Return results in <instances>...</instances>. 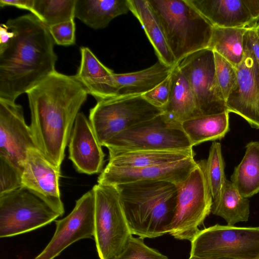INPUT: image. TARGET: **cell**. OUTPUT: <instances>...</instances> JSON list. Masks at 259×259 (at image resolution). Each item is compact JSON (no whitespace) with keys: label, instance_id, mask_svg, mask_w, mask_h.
I'll return each instance as SVG.
<instances>
[{"label":"cell","instance_id":"3957f363","mask_svg":"<svg viewBox=\"0 0 259 259\" xmlns=\"http://www.w3.org/2000/svg\"><path fill=\"white\" fill-rule=\"evenodd\" d=\"M116 186L132 235L154 238L168 233L177 206V185L141 181Z\"/></svg>","mask_w":259,"mask_h":259},{"label":"cell","instance_id":"5b68a950","mask_svg":"<svg viewBox=\"0 0 259 259\" xmlns=\"http://www.w3.org/2000/svg\"><path fill=\"white\" fill-rule=\"evenodd\" d=\"M95 196V234L100 259H113L122 251L132 235L117 187L99 184L92 188Z\"/></svg>","mask_w":259,"mask_h":259},{"label":"cell","instance_id":"ba28073f","mask_svg":"<svg viewBox=\"0 0 259 259\" xmlns=\"http://www.w3.org/2000/svg\"><path fill=\"white\" fill-rule=\"evenodd\" d=\"M197 163L187 178L177 185V206L168 233L180 240L191 241L211 212L212 198L205 173V160Z\"/></svg>","mask_w":259,"mask_h":259},{"label":"cell","instance_id":"44dd1931","mask_svg":"<svg viewBox=\"0 0 259 259\" xmlns=\"http://www.w3.org/2000/svg\"><path fill=\"white\" fill-rule=\"evenodd\" d=\"M109 151L107 165L120 168H140L167 164L194 157L192 149L179 150Z\"/></svg>","mask_w":259,"mask_h":259},{"label":"cell","instance_id":"d6a6232c","mask_svg":"<svg viewBox=\"0 0 259 259\" xmlns=\"http://www.w3.org/2000/svg\"><path fill=\"white\" fill-rule=\"evenodd\" d=\"M22 174L18 167L0 156V194L23 187Z\"/></svg>","mask_w":259,"mask_h":259},{"label":"cell","instance_id":"ac0fdd59","mask_svg":"<svg viewBox=\"0 0 259 259\" xmlns=\"http://www.w3.org/2000/svg\"><path fill=\"white\" fill-rule=\"evenodd\" d=\"M213 25L238 28L249 26L253 20L243 0H187Z\"/></svg>","mask_w":259,"mask_h":259},{"label":"cell","instance_id":"b9f144b4","mask_svg":"<svg viewBox=\"0 0 259 259\" xmlns=\"http://www.w3.org/2000/svg\"><path fill=\"white\" fill-rule=\"evenodd\" d=\"M259 259V258H258Z\"/></svg>","mask_w":259,"mask_h":259},{"label":"cell","instance_id":"f35d334b","mask_svg":"<svg viewBox=\"0 0 259 259\" xmlns=\"http://www.w3.org/2000/svg\"><path fill=\"white\" fill-rule=\"evenodd\" d=\"M14 35L6 24H1L0 26V48L6 46Z\"/></svg>","mask_w":259,"mask_h":259},{"label":"cell","instance_id":"74e56055","mask_svg":"<svg viewBox=\"0 0 259 259\" xmlns=\"http://www.w3.org/2000/svg\"><path fill=\"white\" fill-rule=\"evenodd\" d=\"M253 22L259 19V0H243Z\"/></svg>","mask_w":259,"mask_h":259},{"label":"cell","instance_id":"7402d4cb","mask_svg":"<svg viewBox=\"0 0 259 259\" xmlns=\"http://www.w3.org/2000/svg\"><path fill=\"white\" fill-rule=\"evenodd\" d=\"M171 76L170 95L163 108V113L181 124L187 120L201 116L191 87L176 65L172 68Z\"/></svg>","mask_w":259,"mask_h":259},{"label":"cell","instance_id":"2e32d148","mask_svg":"<svg viewBox=\"0 0 259 259\" xmlns=\"http://www.w3.org/2000/svg\"><path fill=\"white\" fill-rule=\"evenodd\" d=\"M194 157L167 164L140 168H120L107 165L98 183L118 185L141 181H162L179 185L197 165Z\"/></svg>","mask_w":259,"mask_h":259},{"label":"cell","instance_id":"7a4b0ae2","mask_svg":"<svg viewBox=\"0 0 259 259\" xmlns=\"http://www.w3.org/2000/svg\"><path fill=\"white\" fill-rule=\"evenodd\" d=\"M6 24L14 35L0 48V98L15 102L56 70L57 56L48 27L33 14Z\"/></svg>","mask_w":259,"mask_h":259},{"label":"cell","instance_id":"6da1fadb","mask_svg":"<svg viewBox=\"0 0 259 259\" xmlns=\"http://www.w3.org/2000/svg\"><path fill=\"white\" fill-rule=\"evenodd\" d=\"M37 149L60 168L79 110L88 93L74 77L56 70L26 92Z\"/></svg>","mask_w":259,"mask_h":259},{"label":"cell","instance_id":"d590c367","mask_svg":"<svg viewBox=\"0 0 259 259\" xmlns=\"http://www.w3.org/2000/svg\"><path fill=\"white\" fill-rule=\"evenodd\" d=\"M244 47L252 53L259 67V22L256 20L247 27Z\"/></svg>","mask_w":259,"mask_h":259},{"label":"cell","instance_id":"f1b7e54d","mask_svg":"<svg viewBox=\"0 0 259 259\" xmlns=\"http://www.w3.org/2000/svg\"><path fill=\"white\" fill-rule=\"evenodd\" d=\"M76 0H34L33 14L48 27L74 19Z\"/></svg>","mask_w":259,"mask_h":259},{"label":"cell","instance_id":"9a60e30c","mask_svg":"<svg viewBox=\"0 0 259 259\" xmlns=\"http://www.w3.org/2000/svg\"><path fill=\"white\" fill-rule=\"evenodd\" d=\"M60 177V168L52 164L37 148L29 150L22 174V186L61 217L65 210L59 189Z\"/></svg>","mask_w":259,"mask_h":259},{"label":"cell","instance_id":"8992f818","mask_svg":"<svg viewBox=\"0 0 259 259\" xmlns=\"http://www.w3.org/2000/svg\"><path fill=\"white\" fill-rule=\"evenodd\" d=\"M163 112L142 95L119 97L98 101L90 110L89 120L98 142L105 146L121 132Z\"/></svg>","mask_w":259,"mask_h":259},{"label":"cell","instance_id":"52a82bcc","mask_svg":"<svg viewBox=\"0 0 259 259\" xmlns=\"http://www.w3.org/2000/svg\"><path fill=\"white\" fill-rule=\"evenodd\" d=\"M190 257L200 259H258L259 226L216 224L199 230L191 241Z\"/></svg>","mask_w":259,"mask_h":259},{"label":"cell","instance_id":"4fadbf2b","mask_svg":"<svg viewBox=\"0 0 259 259\" xmlns=\"http://www.w3.org/2000/svg\"><path fill=\"white\" fill-rule=\"evenodd\" d=\"M37 148L22 107L0 98V156L23 171L29 150Z\"/></svg>","mask_w":259,"mask_h":259},{"label":"cell","instance_id":"ffe728a7","mask_svg":"<svg viewBox=\"0 0 259 259\" xmlns=\"http://www.w3.org/2000/svg\"><path fill=\"white\" fill-rule=\"evenodd\" d=\"M80 51V63L75 78L98 101L113 98V70L105 66L89 48L82 47Z\"/></svg>","mask_w":259,"mask_h":259},{"label":"cell","instance_id":"cb8c5ba5","mask_svg":"<svg viewBox=\"0 0 259 259\" xmlns=\"http://www.w3.org/2000/svg\"><path fill=\"white\" fill-rule=\"evenodd\" d=\"M128 11L127 0H76L74 16L89 27L99 29Z\"/></svg>","mask_w":259,"mask_h":259},{"label":"cell","instance_id":"d6986e66","mask_svg":"<svg viewBox=\"0 0 259 259\" xmlns=\"http://www.w3.org/2000/svg\"><path fill=\"white\" fill-rule=\"evenodd\" d=\"M174 67L158 60L146 69L112 76L113 98L142 95L158 85L170 74Z\"/></svg>","mask_w":259,"mask_h":259},{"label":"cell","instance_id":"277c9868","mask_svg":"<svg viewBox=\"0 0 259 259\" xmlns=\"http://www.w3.org/2000/svg\"><path fill=\"white\" fill-rule=\"evenodd\" d=\"M176 63L208 48L213 25L187 0H148Z\"/></svg>","mask_w":259,"mask_h":259},{"label":"cell","instance_id":"e575fe53","mask_svg":"<svg viewBox=\"0 0 259 259\" xmlns=\"http://www.w3.org/2000/svg\"><path fill=\"white\" fill-rule=\"evenodd\" d=\"M171 87L170 74L164 81L142 96L154 106L163 109L168 100Z\"/></svg>","mask_w":259,"mask_h":259},{"label":"cell","instance_id":"30bf717a","mask_svg":"<svg viewBox=\"0 0 259 259\" xmlns=\"http://www.w3.org/2000/svg\"><path fill=\"white\" fill-rule=\"evenodd\" d=\"M60 217L27 188L0 194V237L14 236L44 227Z\"/></svg>","mask_w":259,"mask_h":259},{"label":"cell","instance_id":"836d02e7","mask_svg":"<svg viewBox=\"0 0 259 259\" xmlns=\"http://www.w3.org/2000/svg\"><path fill=\"white\" fill-rule=\"evenodd\" d=\"M48 28L55 44L69 46L75 42V23L74 19Z\"/></svg>","mask_w":259,"mask_h":259},{"label":"cell","instance_id":"5bb4252c","mask_svg":"<svg viewBox=\"0 0 259 259\" xmlns=\"http://www.w3.org/2000/svg\"><path fill=\"white\" fill-rule=\"evenodd\" d=\"M244 58L235 67L237 81L226 101L227 111L243 118L259 129V67L251 52L244 47Z\"/></svg>","mask_w":259,"mask_h":259},{"label":"cell","instance_id":"9c48e42d","mask_svg":"<svg viewBox=\"0 0 259 259\" xmlns=\"http://www.w3.org/2000/svg\"><path fill=\"white\" fill-rule=\"evenodd\" d=\"M105 146L108 150L117 151L193 149L182 124L163 112L121 132Z\"/></svg>","mask_w":259,"mask_h":259},{"label":"cell","instance_id":"d4e9b609","mask_svg":"<svg viewBox=\"0 0 259 259\" xmlns=\"http://www.w3.org/2000/svg\"><path fill=\"white\" fill-rule=\"evenodd\" d=\"M229 113L201 115L183 122L182 127L192 146L223 138L229 131Z\"/></svg>","mask_w":259,"mask_h":259},{"label":"cell","instance_id":"8d00e7d4","mask_svg":"<svg viewBox=\"0 0 259 259\" xmlns=\"http://www.w3.org/2000/svg\"><path fill=\"white\" fill-rule=\"evenodd\" d=\"M34 0H0L1 8L6 6H14L19 9L29 11L33 13Z\"/></svg>","mask_w":259,"mask_h":259},{"label":"cell","instance_id":"4dcf8cb0","mask_svg":"<svg viewBox=\"0 0 259 259\" xmlns=\"http://www.w3.org/2000/svg\"><path fill=\"white\" fill-rule=\"evenodd\" d=\"M214 56L217 81L226 101L237 81L236 69L235 66L219 54L214 52Z\"/></svg>","mask_w":259,"mask_h":259},{"label":"cell","instance_id":"1f68e13d","mask_svg":"<svg viewBox=\"0 0 259 259\" xmlns=\"http://www.w3.org/2000/svg\"><path fill=\"white\" fill-rule=\"evenodd\" d=\"M113 259H168L155 249L145 244L143 239L132 235L122 251Z\"/></svg>","mask_w":259,"mask_h":259},{"label":"cell","instance_id":"8fae6325","mask_svg":"<svg viewBox=\"0 0 259 259\" xmlns=\"http://www.w3.org/2000/svg\"><path fill=\"white\" fill-rule=\"evenodd\" d=\"M176 65L188 81L202 115L227 111L216 77L212 50L206 48L193 52Z\"/></svg>","mask_w":259,"mask_h":259},{"label":"cell","instance_id":"603a6c76","mask_svg":"<svg viewBox=\"0 0 259 259\" xmlns=\"http://www.w3.org/2000/svg\"><path fill=\"white\" fill-rule=\"evenodd\" d=\"M130 11L141 24L158 60L174 67L175 59L167 44L161 26L148 0H127Z\"/></svg>","mask_w":259,"mask_h":259},{"label":"cell","instance_id":"484cf974","mask_svg":"<svg viewBox=\"0 0 259 259\" xmlns=\"http://www.w3.org/2000/svg\"><path fill=\"white\" fill-rule=\"evenodd\" d=\"M231 182L244 197L248 198L259 192V142L246 145L245 155L235 167Z\"/></svg>","mask_w":259,"mask_h":259},{"label":"cell","instance_id":"e0dca14e","mask_svg":"<svg viewBox=\"0 0 259 259\" xmlns=\"http://www.w3.org/2000/svg\"><path fill=\"white\" fill-rule=\"evenodd\" d=\"M69 159L78 171L88 175L100 172L105 154L90 120L82 112L76 118L69 139Z\"/></svg>","mask_w":259,"mask_h":259},{"label":"cell","instance_id":"4316f807","mask_svg":"<svg viewBox=\"0 0 259 259\" xmlns=\"http://www.w3.org/2000/svg\"><path fill=\"white\" fill-rule=\"evenodd\" d=\"M247 27L213 26L208 48L219 54L234 66H238L244 58V36Z\"/></svg>","mask_w":259,"mask_h":259},{"label":"cell","instance_id":"60d3db41","mask_svg":"<svg viewBox=\"0 0 259 259\" xmlns=\"http://www.w3.org/2000/svg\"><path fill=\"white\" fill-rule=\"evenodd\" d=\"M256 21H257L259 22V19L256 20Z\"/></svg>","mask_w":259,"mask_h":259},{"label":"cell","instance_id":"ab89813d","mask_svg":"<svg viewBox=\"0 0 259 259\" xmlns=\"http://www.w3.org/2000/svg\"><path fill=\"white\" fill-rule=\"evenodd\" d=\"M188 259H200V258L190 257ZM216 259H227V258H216Z\"/></svg>","mask_w":259,"mask_h":259},{"label":"cell","instance_id":"83f0119b","mask_svg":"<svg viewBox=\"0 0 259 259\" xmlns=\"http://www.w3.org/2000/svg\"><path fill=\"white\" fill-rule=\"evenodd\" d=\"M211 212L223 218L228 225L246 222L249 215V200L242 196L233 184L226 180L220 199L212 203Z\"/></svg>","mask_w":259,"mask_h":259},{"label":"cell","instance_id":"f546056e","mask_svg":"<svg viewBox=\"0 0 259 259\" xmlns=\"http://www.w3.org/2000/svg\"><path fill=\"white\" fill-rule=\"evenodd\" d=\"M204 169L212 203H215L220 198L227 180L224 171L225 162L220 143L213 142L211 144L208 157L205 160Z\"/></svg>","mask_w":259,"mask_h":259},{"label":"cell","instance_id":"7c38bea8","mask_svg":"<svg viewBox=\"0 0 259 259\" xmlns=\"http://www.w3.org/2000/svg\"><path fill=\"white\" fill-rule=\"evenodd\" d=\"M95 196L92 189L76 201L71 212L55 221L56 230L44 249L34 259H54L72 243L95 234Z\"/></svg>","mask_w":259,"mask_h":259}]
</instances>
